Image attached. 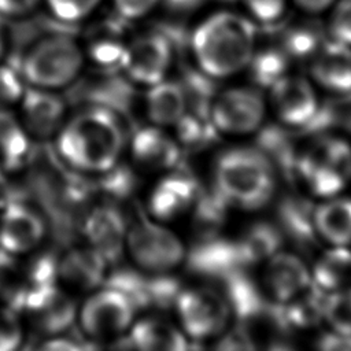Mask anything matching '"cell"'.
<instances>
[{
    "label": "cell",
    "mask_w": 351,
    "mask_h": 351,
    "mask_svg": "<svg viewBox=\"0 0 351 351\" xmlns=\"http://www.w3.org/2000/svg\"><path fill=\"white\" fill-rule=\"evenodd\" d=\"M22 125L27 134L47 138L58 133L64 123L66 104L49 89L29 88L21 97Z\"/></svg>",
    "instance_id": "14"
},
{
    "label": "cell",
    "mask_w": 351,
    "mask_h": 351,
    "mask_svg": "<svg viewBox=\"0 0 351 351\" xmlns=\"http://www.w3.org/2000/svg\"><path fill=\"white\" fill-rule=\"evenodd\" d=\"M106 261L93 248H74L69 251L56 266L62 281L75 289L97 287L106 273Z\"/></svg>",
    "instance_id": "20"
},
{
    "label": "cell",
    "mask_w": 351,
    "mask_h": 351,
    "mask_svg": "<svg viewBox=\"0 0 351 351\" xmlns=\"http://www.w3.org/2000/svg\"><path fill=\"white\" fill-rule=\"evenodd\" d=\"M215 186L228 203L259 208L271 199L276 188L273 163L258 148L228 149L217 160Z\"/></svg>",
    "instance_id": "3"
},
{
    "label": "cell",
    "mask_w": 351,
    "mask_h": 351,
    "mask_svg": "<svg viewBox=\"0 0 351 351\" xmlns=\"http://www.w3.org/2000/svg\"><path fill=\"white\" fill-rule=\"evenodd\" d=\"M125 247L134 263L151 274H165L176 269L185 256L181 240L148 218L132 223L126 230Z\"/></svg>",
    "instance_id": "5"
},
{
    "label": "cell",
    "mask_w": 351,
    "mask_h": 351,
    "mask_svg": "<svg viewBox=\"0 0 351 351\" xmlns=\"http://www.w3.org/2000/svg\"><path fill=\"white\" fill-rule=\"evenodd\" d=\"M43 348H45V350H75V348H78V346L74 341H71L70 339L53 337V339L47 340L43 344Z\"/></svg>",
    "instance_id": "41"
},
{
    "label": "cell",
    "mask_w": 351,
    "mask_h": 351,
    "mask_svg": "<svg viewBox=\"0 0 351 351\" xmlns=\"http://www.w3.org/2000/svg\"><path fill=\"white\" fill-rule=\"evenodd\" d=\"M145 110L156 126L177 125L188 110L186 93L182 84L162 80L151 85L145 97Z\"/></svg>",
    "instance_id": "22"
},
{
    "label": "cell",
    "mask_w": 351,
    "mask_h": 351,
    "mask_svg": "<svg viewBox=\"0 0 351 351\" xmlns=\"http://www.w3.org/2000/svg\"><path fill=\"white\" fill-rule=\"evenodd\" d=\"M311 273L304 262L289 252H274L265 267L263 284L269 295L284 304L311 284Z\"/></svg>",
    "instance_id": "15"
},
{
    "label": "cell",
    "mask_w": 351,
    "mask_h": 351,
    "mask_svg": "<svg viewBox=\"0 0 351 351\" xmlns=\"http://www.w3.org/2000/svg\"><path fill=\"white\" fill-rule=\"evenodd\" d=\"M173 43L160 30H148L130 37L122 70L129 80L151 86L167 75L173 63Z\"/></svg>",
    "instance_id": "9"
},
{
    "label": "cell",
    "mask_w": 351,
    "mask_h": 351,
    "mask_svg": "<svg viewBox=\"0 0 351 351\" xmlns=\"http://www.w3.org/2000/svg\"><path fill=\"white\" fill-rule=\"evenodd\" d=\"M291 7L308 18H317L330 11L336 0H289Z\"/></svg>",
    "instance_id": "38"
},
{
    "label": "cell",
    "mask_w": 351,
    "mask_h": 351,
    "mask_svg": "<svg viewBox=\"0 0 351 351\" xmlns=\"http://www.w3.org/2000/svg\"><path fill=\"white\" fill-rule=\"evenodd\" d=\"M318 347L324 350H348L351 348V336H346L332 330L330 333H325L319 339Z\"/></svg>",
    "instance_id": "40"
},
{
    "label": "cell",
    "mask_w": 351,
    "mask_h": 351,
    "mask_svg": "<svg viewBox=\"0 0 351 351\" xmlns=\"http://www.w3.org/2000/svg\"><path fill=\"white\" fill-rule=\"evenodd\" d=\"M132 155L144 169L169 170L180 160V148L160 126L154 125L136 132L132 140Z\"/></svg>",
    "instance_id": "19"
},
{
    "label": "cell",
    "mask_w": 351,
    "mask_h": 351,
    "mask_svg": "<svg viewBox=\"0 0 351 351\" xmlns=\"http://www.w3.org/2000/svg\"><path fill=\"white\" fill-rule=\"evenodd\" d=\"M265 117L261 95L250 88H230L218 93L210 104L208 118L215 130L243 134L256 130Z\"/></svg>",
    "instance_id": "10"
},
{
    "label": "cell",
    "mask_w": 351,
    "mask_h": 351,
    "mask_svg": "<svg viewBox=\"0 0 351 351\" xmlns=\"http://www.w3.org/2000/svg\"><path fill=\"white\" fill-rule=\"evenodd\" d=\"M22 341L19 318L11 308H0V351H12Z\"/></svg>",
    "instance_id": "36"
},
{
    "label": "cell",
    "mask_w": 351,
    "mask_h": 351,
    "mask_svg": "<svg viewBox=\"0 0 351 351\" xmlns=\"http://www.w3.org/2000/svg\"><path fill=\"white\" fill-rule=\"evenodd\" d=\"M129 341L147 351H180L188 347L186 335L167 319L147 317L132 324Z\"/></svg>",
    "instance_id": "21"
},
{
    "label": "cell",
    "mask_w": 351,
    "mask_h": 351,
    "mask_svg": "<svg viewBox=\"0 0 351 351\" xmlns=\"http://www.w3.org/2000/svg\"><path fill=\"white\" fill-rule=\"evenodd\" d=\"M197 197L193 177L173 173L163 177L149 196V211L159 221L174 219L191 208Z\"/></svg>",
    "instance_id": "18"
},
{
    "label": "cell",
    "mask_w": 351,
    "mask_h": 351,
    "mask_svg": "<svg viewBox=\"0 0 351 351\" xmlns=\"http://www.w3.org/2000/svg\"><path fill=\"white\" fill-rule=\"evenodd\" d=\"M104 0H43L49 15L60 23L77 25L90 19Z\"/></svg>",
    "instance_id": "30"
},
{
    "label": "cell",
    "mask_w": 351,
    "mask_h": 351,
    "mask_svg": "<svg viewBox=\"0 0 351 351\" xmlns=\"http://www.w3.org/2000/svg\"><path fill=\"white\" fill-rule=\"evenodd\" d=\"M321 32L311 22L289 26L282 37V51L291 58H311L322 45Z\"/></svg>",
    "instance_id": "29"
},
{
    "label": "cell",
    "mask_w": 351,
    "mask_h": 351,
    "mask_svg": "<svg viewBox=\"0 0 351 351\" xmlns=\"http://www.w3.org/2000/svg\"><path fill=\"white\" fill-rule=\"evenodd\" d=\"M328 292L321 289L314 281L289 302L281 304L282 321L295 328H308L324 318L325 300Z\"/></svg>",
    "instance_id": "25"
},
{
    "label": "cell",
    "mask_w": 351,
    "mask_h": 351,
    "mask_svg": "<svg viewBox=\"0 0 351 351\" xmlns=\"http://www.w3.org/2000/svg\"><path fill=\"white\" fill-rule=\"evenodd\" d=\"M136 306L119 288L108 285L90 295L82 304L78 318L85 335L97 340L121 336L130 329Z\"/></svg>",
    "instance_id": "8"
},
{
    "label": "cell",
    "mask_w": 351,
    "mask_h": 351,
    "mask_svg": "<svg viewBox=\"0 0 351 351\" xmlns=\"http://www.w3.org/2000/svg\"><path fill=\"white\" fill-rule=\"evenodd\" d=\"M111 5L117 16L126 22H136L160 7V0H111Z\"/></svg>",
    "instance_id": "35"
},
{
    "label": "cell",
    "mask_w": 351,
    "mask_h": 351,
    "mask_svg": "<svg viewBox=\"0 0 351 351\" xmlns=\"http://www.w3.org/2000/svg\"><path fill=\"white\" fill-rule=\"evenodd\" d=\"M313 281L325 292H332L351 284V250L347 245H333L314 265Z\"/></svg>",
    "instance_id": "24"
},
{
    "label": "cell",
    "mask_w": 351,
    "mask_h": 351,
    "mask_svg": "<svg viewBox=\"0 0 351 351\" xmlns=\"http://www.w3.org/2000/svg\"><path fill=\"white\" fill-rule=\"evenodd\" d=\"M326 15L330 38L351 47V0H336Z\"/></svg>",
    "instance_id": "33"
},
{
    "label": "cell",
    "mask_w": 351,
    "mask_h": 351,
    "mask_svg": "<svg viewBox=\"0 0 351 351\" xmlns=\"http://www.w3.org/2000/svg\"><path fill=\"white\" fill-rule=\"evenodd\" d=\"M41 5L43 0H0V16L23 19L34 14Z\"/></svg>",
    "instance_id": "37"
},
{
    "label": "cell",
    "mask_w": 351,
    "mask_h": 351,
    "mask_svg": "<svg viewBox=\"0 0 351 351\" xmlns=\"http://www.w3.org/2000/svg\"><path fill=\"white\" fill-rule=\"evenodd\" d=\"M204 0H160V5L169 12L177 15H188L199 10Z\"/></svg>",
    "instance_id": "39"
},
{
    "label": "cell",
    "mask_w": 351,
    "mask_h": 351,
    "mask_svg": "<svg viewBox=\"0 0 351 351\" xmlns=\"http://www.w3.org/2000/svg\"><path fill=\"white\" fill-rule=\"evenodd\" d=\"M45 233L44 221L22 203L8 204L0 217V248L10 255H22L34 250Z\"/></svg>",
    "instance_id": "13"
},
{
    "label": "cell",
    "mask_w": 351,
    "mask_h": 351,
    "mask_svg": "<svg viewBox=\"0 0 351 351\" xmlns=\"http://www.w3.org/2000/svg\"><path fill=\"white\" fill-rule=\"evenodd\" d=\"M174 302L184 333L195 340L221 335L229 322V300L215 289L189 288L180 292Z\"/></svg>",
    "instance_id": "7"
},
{
    "label": "cell",
    "mask_w": 351,
    "mask_h": 351,
    "mask_svg": "<svg viewBox=\"0 0 351 351\" xmlns=\"http://www.w3.org/2000/svg\"><path fill=\"white\" fill-rule=\"evenodd\" d=\"M56 143L62 159L74 169L107 173L119 160L125 136L110 108L90 107L63 123Z\"/></svg>",
    "instance_id": "2"
},
{
    "label": "cell",
    "mask_w": 351,
    "mask_h": 351,
    "mask_svg": "<svg viewBox=\"0 0 351 351\" xmlns=\"http://www.w3.org/2000/svg\"><path fill=\"white\" fill-rule=\"evenodd\" d=\"M310 73L328 90H351V47L336 40L324 41L311 56Z\"/></svg>",
    "instance_id": "17"
},
{
    "label": "cell",
    "mask_w": 351,
    "mask_h": 351,
    "mask_svg": "<svg viewBox=\"0 0 351 351\" xmlns=\"http://www.w3.org/2000/svg\"><path fill=\"white\" fill-rule=\"evenodd\" d=\"M84 62L82 44L69 33L53 32L27 45L19 60V73L30 86L52 90L70 85Z\"/></svg>",
    "instance_id": "4"
},
{
    "label": "cell",
    "mask_w": 351,
    "mask_h": 351,
    "mask_svg": "<svg viewBox=\"0 0 351 351\" xmlns=\"http://www.w3.org/2000/svg\"><path fill=\"white\" fill-rule=\"evenodd\" d=\"M324 319L329 324L330 329L351 336V287L328 292L325 300Z\"/></svg>",
    "instance_id": "31"
},
{
    "label": "cell",
    "mask_w": 351,
    "mask_h": 351,
    "mask_svg": "<svg viewBox=\"0 0 351 351\" xmlns=\"http://www.w3.org/2000/svg\"><path fill=\"white\" fill-rule=\"evenodd\" d=\"M7 51V36H5V32L0 23V60L3 59L4 53Z\"/></svg>",
    "instance_id": "42"
},
{
    "label": "cell",
    "mask_w": 351,
    "mask_h": 351,
    "mask_svg": "<svg viewBox=\"0 0 351 351\" xmlns=\"http://www.w3.org/2000/svg\"><path fill=\"white\" fill-rule=\"evenodd\" d=\"M126 225L121 213L111 206H97L85 218L84 234L89 247L108 263L118 259L125 248Z\"/></svg>",
    "instance_id": "16"
},
{
    "label": "cell",
    "mask_w": 351,
    "mask_h": 351,
    "mask_svg": "<svg viewBox=\"0 0 351 351\" xmlns=\"http://www.w3.org/2000/svg\"><path fill=\"white\" fill-rule=\"evenodd\" d=\"M14 302L38 332L51 336L67 329L75 317L73 299L53 281H33Z\"/></svg>",
    "instance_id": "6"
},
{
    "label": "cell",
    "mask_w": 351,
    "mask_h": 351,
    "mask_svg": "<svg viewBox=\"0 0 351 351\" xmlns=\"http://www.w3.org/2000/svg\"><path fill=\"white\" fill-rule=\"evenodd\" d=\"M280 234L267 223H258L239 240L234 247L240 263H254L263 258H270L277 252Z\"/></svg>",
    "instance_id": "26"
},
{
    "label": "cell",
    "mask_w": 351,
    "mask_h": 351,
    "mask_svg": "<svg viewBox=\"0 0 351 351\" xmlns=\"http://www.w3.org/2000/svg\"><path fill=\"white\" fill-rule=\"evenodd\" d=\"M128 23L115 14L111 18L93 22L86 30L82 44L85 58H89L106 73L122 70L130 40L126 32Z\"/></svg>",
    "instance_id": "11"
},
{
    "label": "cell",
    "mask_w": 351,
    "mask_h": 351,
    "mask_svg": "<svg viewBox=\"0 0 351 351\" xmlns=\"http://www.w3.org/2000/svg\"><path fill=\"white\" fill-rule=\"evenodd\" d=\"M270 88L271 106L280 121L292 126H303L314 119L318 101L307 80L287 74Z\"/></svg>",
    "instance_id": "12"
},
{
    "label": "cell",
    "mask_w": 351,
    "mask_h": 351,
    "mask_svg": "<svg viewBox=\"0 0 351 351\" xmlns=\"http://www.w3.org/2000/svg\"><path fill=\"white\" fill-rule=\"evenodd\" d=\"M291 8L289 0H240V10L261 26L280 23L287 18Z\"/></svg>",
    "instance_id": "32"
},
{
    "label": "cell",
    "mask_w": 351,
    "mask_h": 351,
    "mask_svg": "<svg viewBox=\"0 0 351 351\" xmlns=\"http://www.w3.org/2000/svg\"><path fill=\"white\" fill-rule=\"evenodd\" d=\"M23 92V78L18 67L0 63V108L19 101Z\"/></svg>",
    "instance_id": "34"
},
{
    "label": "cell",
    "mask_w": 351,
    "mask_h": 351,
    "mask_svg": "<svg viewBox=\"0 0 351 351\" xmlns=\"http://www.w3.org/2000/svg\"><path fill=\"white\" fill-rule=\"evenodd\" d=\"M315 232L332 245L351 243V197H328L313 214Z\"/></svg>",
    "instance_id": "23"
},
{
    "label": "cell",
    "mask_w": 351,
    "mask_h": 351,
    "mask_svg": "<svg viewBox=\"0 0 351 351\" xmlns=\"http://www.w3.org/2000/svg\"><path fill=\"white\" fill-rule=\"evenodd\" d=\"M258 43V25L241 10L218 8L199 19L189 47L200 71L225 78L247 69Z\"/></svg>",
    "instance_id": "1"
},
{
    "label": "cell",
    "mask_w": 351,
    "mask_h": 351,
    "mask_svg": "<svg viewBox=\"0 0 351 351\" xmlns=\"http://www.w3.org/2000/svg\"><path fill=\"white\" fill-rule=\"evenodd\" d=\"M29 152V136L23 125L5 108H0V160L18 165Z\"/></svg>",
    "instance_id": "27"
},
{
    "label": "cell",
    "mask_w": 351,
    "mask_h": 351,
    "mask_svg": "<svg viewBox=\"0 0 351 351\" xmlns=\"http://www.w3.org/2000/svg\"><path fill=\"white\" fill-rule=\"evenodd\" d=\"M289 56L282 48H266L254 52L248 69L252 80L261 86H271L280 78L287 75Z\"/></svg>",
    "instance_id": "28"
}]
</instances>
